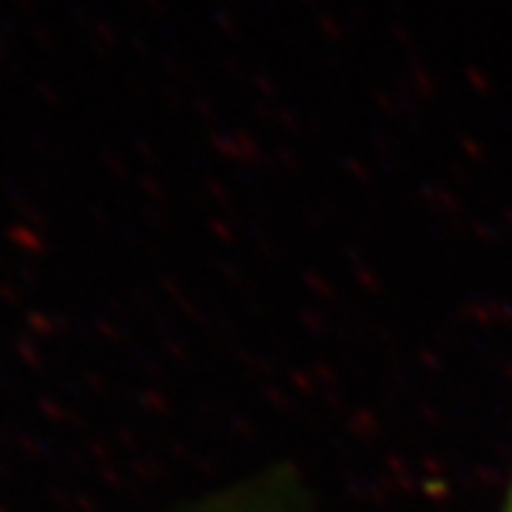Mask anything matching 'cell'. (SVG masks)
Segmentation results:
<instances>
[{
  "label": "cell",
  "mask_w": 512,
  "mask_h": 512,
  "mask_svg": "<svg viewBox=\"0 0 512 512\" xmlns=\"http://www.w3.org/2000/svg\"><path fill=\"white\" fill-rule=\"evenodd\" d=\"M501 512H512V470H510V481H507V495H504V507Z\"/></svg>",
  "instance_id": "obj_1"
}]
</instances>
